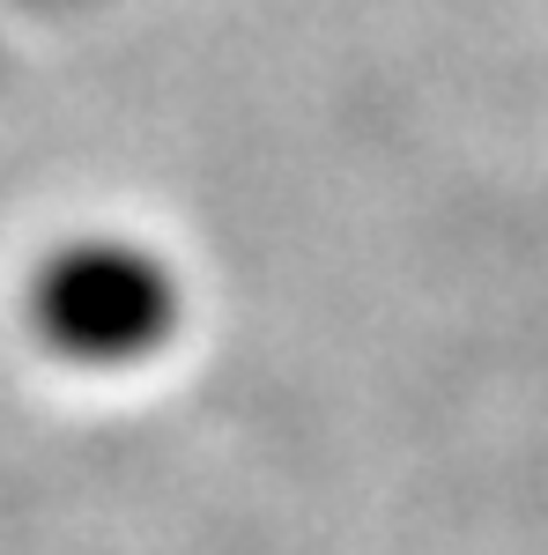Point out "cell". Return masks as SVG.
Returning <instances> with one entry per match:
<instances>
[{"mask_svg":"<svg viewBox=\"0 0 548 555\" xmlns=\"http://www.w3.org/2000/svg\"><path fill=\"white\" fill-rule=\"evenodd\" d=\"M30 334L75 371H133L178 334V274L133 237H75L30 274Z\"/></svg>","mask_w":548,"mask_h":555,"instance_id":"1","label":"cell"}]
</instances>
